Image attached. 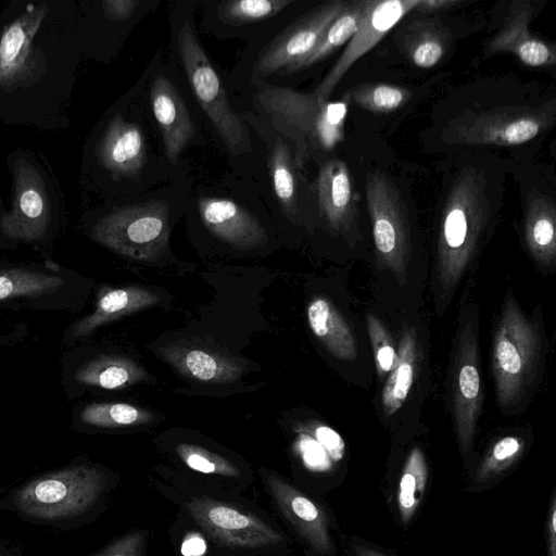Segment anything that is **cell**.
<instances>
[{
	"instance_id": "obj_1",
	"label": "cell",
	"mask_w": 556,
	"mask_h": 556,
	"mask_svg": "<svg viewBox=\"0 0 556 556\" xmlns=\"http://www.w3.org/2000/svg\"><path fill=\"white\" fill-rule=\"evenodd\" d=\"M556 123L554 90L515 76L485 77L443 96L431 111L420 141L428 152L539 148Z\"/></svg>"
},
{
	"instance_id": "obj_2",
	"label": "cell",
	"mask_w": 556,
	"mask_h": 556,
	"mask_svg": "<svg viewBox=\"0 0 556 556\" xmlns=\"http://www.w3.org/2000/svg\"><path fill=\"white\" fill-rule=\"evenodd\" d=\"M433 270L435 311L444 314L464 275L495 228L515 164L497 154L445 155Z\"/></svg>"
},
{
	"instance_id": "obj_3",
	"label": "cell",
	"mask_w": 556,
	"mask_h": 556,
	"mask_svg": "<svg viewBox=\"0 0 556 556\" xmlns=\"http://www.w3.org/2000/svg\"><path fill=\"white\" fill-rule=\"evenodd\" d=\"M350 100L317 101L311 93L263 85L255 106L270 117L273 126L294 144L302 167L315 159L319 163L343 140Z\"/></svg>"
},
{
	"instance_id": "obj_4",
	"label": "cell",
	"mask_w": 556,
	"mask_h": 556,
	"mask_svg": "<svg viewBox=\"0 0 556 556\" xmlns=\"http://www.w3.org/2000/svg\"><path fill=\"white\" fill-rule=\"evenodd\" d=\"M542 352L539 325L505 296L492 339L491 366L497 405L515 407L529 393L538 375Z\"/></svg>"
},
{
	"instance_id": "obj_5",
	"label": "cell",
	"mask_w": 556,
	"mask_h": 556,
	"mask_svg": "<svg viewBox=\"0 0 556 556\" xmlns=\"http://www.w3.org/2000/svg\"><path fill=\"white\" fill-rule=\"evenodd\" d=\"M176 46L190 88L233 156L251 151L248 128L231 108L220 78L202 48L189 16L177 23Z\"/></svg>"
},
{
	"instance_id": "obj_6",
	"label": "cell",
	"mask_w": 556,
	"mask_h": 556,
	"mask_svg": "<svg viewBox=\"0 0 556 556\" xmlns=\"http://www.w3.org/2000/svg\"><path fill=\"white\" fill-rule=\"evenodd\" d=\"M365 199L377 261L403 283L412 254L408 198L391 174L374 168L365 175Z\"/></svg>"
},
{
	"instance_id": "obj_7",
	"label": "cell",
	"mask_w": 556,
	"mask_h": 556,
	"mask_svg": "<svg viewBox=\"0 0 556 556\" xmlns=\"http://www.w3.org/2000/svg\"><path fill=\"white\" fill-rule=\"evenodd\" d=\"M478 308L467 304L459 308L458 325L448 368L452 416L459 445L467 450L476 432L482 406L479 367Z\"/></svg>"
},
{
	"instance_id": "obj_8",
	"label": "cell",
	"mask_w": 556,
	"mask_h": 556,
	"mask_svg": "<svg viewBox=\"0 0 556 556\" xmlns=\"http://www.w3.org/2000/svg\"><path fill=\"white\" fill-rule=\"evenodd\" d=\"M104 489L103 473L79 465L36 478L15 495L17 508L39 519L56 520L88 510Z\"/></svg>"
},
{
	"instance_id": "obj_9",
	"label": "cell",
	"mask_w": 556,
	"mask_h": 556,
	"mask_svg": "<svg viewBox=\"0 0 556 556\" xmlns=\"http://www.w3.org/2000/svg\"><path fill=\"white\" fill-rule=\"evenodd\" d=\"M97 241L138 261L162 255L169 238L167 207L157 201L125 205L112 211L93 228Z\"/></svg>"
},
{
	"instance_id": "obj_10",
	"label": "cell",
	"mask_w": 556,
	"mask_h": 556,
	"mask_svg": "<svg viewBox=\"0 0 556 556\" xmlns=\"http://www.w3.org/2000/svg\"><path fill=\"white\" fill-rule=\"evenodd\" d=\"M345 3V0L323 2L283 29L261 51L256 60V74L290 73L314 49Z\"/></svg>"
},
{
	"instance_id": "obj_11",
	"label": "cell",
	"mask_w": 556,
	"mask_h": 556,
	"mask_svg": "<svg viewBox=\"0 0 556 556\" xmlns=\"http://www.w3.org/2000/svg\"><path fill=\"white\" fill-rule=\"evenodd\" d=\"M543 2L539 0H513L507 3L494 34L484 45V58L510 53L530 67H554L556 47L530 30Z\"/></svg>"
},
{
	"instance_id": "obj_12",
	"label": "cell",
	"mask_w": 556,
	"mask_h": 556,
	"mask_svg": "<svg viewBox=\"0 0 556 556\" xmlns=\"http://www.w3.org/2000/svg\"><path fill=\"white\" fill-rule=\"evenodd\" d=\"M520 176L522 230L526 247L534 262L552 268L556 262V200L553 185L539 172L517 166Z\"/></svg>"
},
{
	"instance_id": "obj_13",
	"label": "cell",
	"mask_w": 556,
	"mask_h": 556,
	"mask_svg": "<svg viewBox=\"0 0 556 556\" xmlns=\"http://www.w3.org/2000/svg\"><path fill=\"white\" fill-rule=\"evenodd\" d=\"M417 3L418 0H367L356 33L311 94L317 101L330 100L331 93L350 67L413 11Z\"/></svg>"
},
{
	"instance_id": "obj_14",
	"label": "cell",
	"mask_w": 556,
	"mask_h": 556,
	"mask_svg": "<svg viewBox=\"0 0 556 556\" xmlns=\"http://www.w3.org/2000/svg\"><path fill=\"white\" fill-rule=\"evenodd\" d=\"M190 515L218 543L237 548H263L281 541L269 525L229 504L207 497L187 503Z\"/></svg>"
},
{
	"instance_id": "obj_15",
	"label": "cell",
	"mask_w": 556,
	"mask_h": 556,
	"mask_svg": "<svg viewBox=\"0 0 556 556\" xmlns=\"http://www.w3.org/2000/svg\"><path fill=\"white\" fill-rule=\"evenodd\" d=\"M312 188L319 217L332 232L346 236L357 228L359 198L344 161H321Z\"/></svg>"
},
{
	"instance_id": "obj_16",
	"label": "cell",
	"mask_w": 556,
	"mask_h": 556,
	"mask_svg": "<svg viewBox=\"0 0 556 556\" xmlns=\"http://www.w3.org/2000/svg\"><path fill=\"white\" fill-rule=\"evenodd\" d=\"M49 222L48 202L39 174L29 165H18L11 211L0 219L2 232L13 239L36 240Z\"/></svg>"
},
{
	"instance_id": "obj_17",
	"label": "cell",
	"mask_w": 556,
	"mask_h": 556,
	"mask_svg": "<svg viewBox=\"0 0 556 556\" xmlns=\"http://www.w3.org/2000/svg\"><path fill=\"white\" fill-rule=\"evenodd\" d=\"M399 47L404 56L416 67L432 68L448 52L453 42L450 27L441 14L407 13L396 25Z\"/></svg>"
},
{
	"instance_id": "obj_18",
	"label": "cell",
	"mask_w": 556,
	"mask_h": 556,
	"mask_svg": "<svg viewBox=\"0 0 556 556\" xmlns=\"http://www.w3.org/2000/svg\"><path fill=\"white\" fill-rule=\"evenodd\" d=\"M205 227L219 240L240 250H251L266 241L260 220L232 200L201 197L198 201Z\"/></svg>"
},
{
	"instance_id": "obj_19",
	"label": "cell",
	"mask_w": 556,
	"mask_h": 556,
	"mask_svg": "<svg viewBox=\"0 0 556 556\" xmlns=\"http://www.w3.org/2000/svg\"><path fill=\"white\" fill-rule=\"evenodd\" d=\"M150 101L166 155L176 164L194 136L190 114L175 85L163 74L156 76L152 83Z\"/></svg>"
},
{
	"instance_id": "obj_20",
	"label": "cell",
	"mask_w": 556,
	"mask_h": 556,
	"mask_svg": "<svg viewBox=\"0 0 556 556\" xmlns=\"http://www.w3.org/2000/svg\"><path fill=\"white\" fill-rule=\"evenodd\" d=\"M266 481L278 509L293 529L316 552H330L325 515L317 505L275 473L269 475Z\"/></svg>"
},
{
	"instance_id": "obj_21",
	"label": "cell",
	"mask_w": 556,
	"mask_h": 556,
	"mask_svg": "<svg viewBox=\"0 0 556 556\" xmlns=\"http://www.w3.org/2000/svg\"><path fill=\"white\" fill-rule=\"evenodd\" d=\"M98 155L101 164L114 175L135 176L147 159L141 129L122 116H115L100 140Z\"/></svg>"
},
{
	"instance_id": "obj_22",
	"label": "cell",
	"mask_w": 556,
	"mask_h": 556,
	"mask_svg": "<svg viewBox=\"0 0 556 556\" xmlns=\"http://www.w3.org/2000/svg\"><path fill=\"white\" fill-rule=\"evenodd\" d=\"M269 174L275 195L289 217H296L300 205L305 204L306 185L303 167L296 160L294 144L291 147L282 137H275L269 148Z\"/></svg>"
},
{
	"instance_id": "obj_23",
	"label": "cell",
	"mask_w": 556,
	"mask_h": 556,
	"mask_svg": "<svg viewBox=\"0 0 556 556\" xmlns=\"http://www.w3.org/2000/svg\"><path fill=\"white\" fill-rule=\"evenodd\" d=\"M159 296L141 287L108 289L100 292L92 313L75 323L66 337L75 340L88 336L96 328L159 302Z\"/></svg>"
},
{
	"instance_id": "obj_24",
	"label": "cell",
	"mask_w": 556,
	"mask_h": 556,
	"mask_svg": "<svg viewBox=\"0 0 556 556\" xmlns=\"http://www.w3.org/2000/svg\"><path fill=\"white\" fill-rule=\"evenodd\" d=\"M396 352V363L381 392V407L387 417L403 406L418 371L420 349L415 327H404Z\"/></svg>"
},
{
	"instance_id": "obj_25",
	"label": "cell",
	"mask_w": 556,
	"mask_h": 556,
	"mask_svg": "<svg viewBox=\"0 0 556 556\" xmlns=\"http://www.w3.org/2000/svg\"><path fill=\"white\" fill-rule=\"evenodd\" d=\"M47 13L46 3L31 7L13 21L0 39V81L9 83L24 70L31 40Z\"/></svg>"
},
{
	"instance_id": "obj_26",
	"label": "cell",
	"mask_w": 556,
	"mask_h": 556,
	"mask_svg": "<svg viewBox=\"0 0 556 556\" xmlns=\"http://www.w3.org/2000/svg\"><path fill=\"white\" fill-rule=\"evenodd\" d=\"M166 355L180 372L201 382L227 383L244 371L240 363L199 346L173 348Z\"/></svg>"
},
{
	"instance_id": "obj_27",
	"label": "cell",
	"mask_w": 556,
	"mask_h": 556,
	"mask_svg": "<svg viewBox=\"0 0 556 556\" xmlns=\"http://www.w3.org/2000/svg\"><path fill=\"white\" fill-rule=\"evenodd\" d=\"M307 321L315 337L336 358L357 357L356 339L333 304L325 298L314 299L307 306Z\"/></svg>"
},
{
	"instance_id": "obj_28",
	"label": "cell",
	"mask_w": 556,
	"mask_h": 556,
	"mask_svg": "<svg viewBox=\"0 0 556 556\" xmlns=\"http://www.w3.org/2000/svg\"><path fill=\"white\" fill-rule=\"evenodd\" d=\"M144 370L132 361L121 356H99L83 365L76 372L81 386L121 389L143 380Z\"/></svg>"
},
{
	"instance_id": "obj_29",
	"label": "cell",
	"mask_w": 556,
	"mask_h": 556,
	"mask_svg": "<svg viewBox=\"0 0 556 556\" xmlns=\"http://www.w3.org/2000/svg\"><path fill=\"white\" fill-rule=\"evenodd\" d=\"M366 5L367 0L346 1L342 11L326 29L314 49L290 73L304 70L323 61L349 42L361 24Z\"/></svg>"
},
{
	"instance_id": "obj_30",
	"label": "cell",
	"mask_w": 556,
	"mask_h": 556,
	"mask_svg": "<svg viewBox=\"0 0 556 556\" xmlns=\"http://www.w3.org/2000/svg\"><path fill=\"white\" fill-rule=\"evenodd\" d=\"M63 285L64 280L55 274L26 268H1L0 301L51 294Z\"/></svg>"
},
{
	"instance_id": "obj_31",
	"label": "cell",
	"mask_w": 556,
	"mask_h": 556,
	"mask_svg": "<svg viewBox=\"0 0 556 556\" xmlns=\"http://www.w3.org/2000/svg\"><path fill=\"white\" fill-rule=\"evenodd\" d=\"M345 94L349 97L350 104L379 114L395 112L413 98L410 89L386 83L356 85Z\"/></svg>"
},
{
	"instance_id": "obj_32",
	"label": "cell",
	"mask_w": 556,
	"mask_h": 556,
	"mask_svg": "<svg viewBox=\"0 0 556 556\" xmlns=\"http://www.w3.org/2000/svg\"><path fill=\"white\" fill-rule=\"evenodd\" d=\"M292 0H228L217 3L219 20L232 26L247 25L274 17Z\"/></svg>"
},
{
	"instance_id": "obj_33",
	"label": "cell",
	"mask_w": 556,
	"mask_h": 556,
	"mask_svg": "<svg viewBox=\"0 0 556 556\" xmlns=\"http://www.w3.org/2000/svg\"><path fill=\"white\" fill-rule=\"evenodd\" d=\"M80 419L94 427L116 428L150 422L152 415L126 403H92L83 409Z\"/></svg>"
},
{
	"instance_id": "obj_34",
	"label": "cell",
	"mask_w": 556,
	"mask_h": 556,
	"mask_svg": "<svg viewBox=\"0 0 556 556\" xmlns=\"http://www.w3.org/2000/svg\"><path fill=\"white\" fill-rule=\"evenodd\" d=\"M427 466L422 452L415 447L407 457L400 481L399 508L404 521L409 520L422 496Z\"/></svg>"
},
{
	"instance_id": "obj_35",
	"label": "cell",
	"mask_w": 556,
	"mask_h": 556,
	"mask_svg": "<svg viewBox=\"0 0 556 556\" xmlns=\"http://www.w3.org/2000/svg\"><path fill=\"white\" fill-rule=\"evenodd\" d=\"M366 324L375 356L379 379H383L394 367L397 352L391 334L383 324L372 314H367Z\"/></svg>"
},
{
	"instance_id": "obj_36",
	"label": "cell",
	"mask_w": 556,
	"mask_h": 556,
	"mask_svg": "<svg viewBox=\"0 0 556 556\" xmlns=\"http://www.w3.org/2000/svg\"><path fill=\"white\" fill-rule=\"evenodd\" d=\"M177 453L186 465L193 470L203 473L237 476V468L222 456L212 453L201 446L192 444H179Z\"/></svg>"
},
{
	"instance_id": "obj_37",
	"label": "cell",
	"mask_w": 556,
	"mask_h": 556,
	"mask_svg": "<svg viewBox=\"0 0 556 556\" xmlns=\"http://www.w3.org/2000/svg\"><path fill=\"white\" fill-rule=\"evenodd\" d=\"M522 445V440L513 435L504 437L498 440L485 459L482 466V472L486 473L504 468L520 453Z\"/></svg>"
},
{
	"instance_id": "obj_38",
	"label": "cell",
	"mask_w": 556,
	"mask_h": 556,
	"mask_svg": "<svg viewBox=\"0 0 556 556\" xmlns=\"http://www.w3.org/2000/svg\"><path fill=\"white\" fill-rule=\"evenodd\" d=\"M143 539L138 533L126 535L94 556H140Z\"/></svg>"
},
{
	"instance_id": "obj_39",
	"label": "cell",
	"mask_w": 556,
	"mask_h": 556,
	"mask_svg": "<svg viewBox=\"0 0 556 556\" xmlns=\"http://www.w3.org/2000/svg\"><path fill=\"white\" fill-rule=\"evenodd\" d=\"M316 438L334 459H340L344 453V443L341 437L331 428L320 426L316 429Z\"/></svg>"
},
{
	"instance_id": "obj_40",
	"label": "cell",
	"mask_w": 556,
	"mask_h": 556,
	"mask_svg": "<svg viewBox=\"0 0 556 556\" xmlns=\"http://www.w3.org/2000/svg\"><path fill=\"white\" fill-rule=\"evenodd\" d=\"M140 1L109 0L103 2L104 12L110 18L124 21L132 15Z\"/></svg>"
},
{
	"instance_id": "obj_41",
	"label": "cell",
	"mask_w": 556,
	"mask_h": 556,
	"mask_svg": "<svg viewBox=\"0 0 556 556\" xmlns=\"http://www.w3.org/2000/svg\"><path fill=\"white\" fill-rule=\"evenodd\" d=\"M462 0H418L415 11L421 13L441 14L443 11L462 4Z\"/></svg>"
},
{
	"instance_id": "obj_42",
	"label": "cell",
	"mask_w": 556,
	"mask_h": 556,
	"mask_svg": "<svg viewBox=\"0 0 556 556\" xmlns=\"http://www.w3.org/2000/svg\"><path fill=\"white\" fill-rule=\"evenodd\" d=\"M204 549V542L200 538H198L195 542V538H192L191 540L185 543L182 551L188 556H199L203 553Z\"/></svg>"
},
{
	"instance_id": "obj_43",
	"label": "cell",
	"mask_w": 556,
	"mask_h": 556,
	"mask_svg": "<svg viewBox=\"0 0 556 556\" xmlns=\"http://www.w3.org/2000/svg\"><path fill=\"white\" fill-rule=\"evenodd\" d=\"M555 532H556V510L555 504L552 507V520H551V542H552V556H555Z\"/></svg>"
},
{
	"instance_id": "obj_44",
	"label": "cell",
	"mask_w": 556,
	"mask_h": 556,
	"mask_svg": "<svg viewBox=\"0 0 556 556\" xmlns=\"http://www.w3.org/2000/svg\"><path fill=\"white\" fill-rule=\"evenodd\" d=\"M355 552L358 556H386L366 546H356Z\"/></svg>"
}]
</instances>
